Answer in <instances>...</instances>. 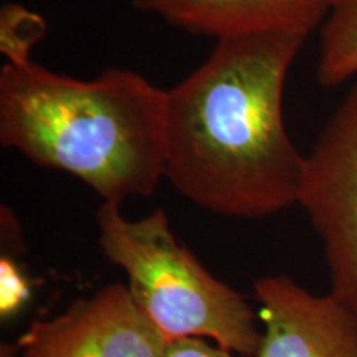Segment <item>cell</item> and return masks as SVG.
<instances>
[{"instance_id":"cell-1","label":"cell","mask_w":357,"mask_h":357,"mask_svg":"<svg viewBox=\"0 0 357 357\" xmlns=\"http://www.w3.org/2000/svg\"><path fill=\"white\" fill-rule=\"evenodd\" d=\"M310 37L217 40L207 60L167 91L164 178L192 204L263 218L300 202L306 155L284 126L288 71Z\"/></svg>"},{"instance_id":"cell-2","label":"cell","mask_w":357,"mask_h":357,"mask_svg":"<svg viewBox=\"0 0 357 357\" xmlns=\"http://www.w3.org/2000/svg\"><path fill=\"white\" fill-rule=\"evenodd\" d=\"M167 91L136 71L77 79L38 63L0 73V142L71 174L106 204L151 197L166 169Z\"/></svg>"},{"instance_id":"cell-3","label":"cell","mask_w":357,"mask_h":357,"mask_svg":"<svg viewBox=\"0 0 357 357\" xmlns=\"http://www.w3.org/2000/svg\"><path fill=\"white\" fill-rule=\"evenodd\" d=\"M96 220L102 253L124 270L134 301L167 342L207 337L243 357H257L263 331L255 311L178 242L162 208L131 220L121 205L102 202Z\"/></svg>"},{"instance_id":"cell-4","label":"cell","mask_w":357,"mask_h":357,"mask_svg":"<svg viewBox=\"0 0 357 357\" xmlns=\"http://www.w3.org/2000/svg\"><path fill=\"white\" fill-rule=\"evenodd\" d=\"M298 204L323 242L329 293L357 316V79L306 155Z\"/></svg>"},{"instance_id":"cell-5","label":"cell","mask_w":357,"mask_h":357,"mask_svg":"<svg viewBox=\"0 0 357 357\" xmlns=\"http://www.w3.org/2000/svg\"><path fill=\"white\" fill-rule=\"evenodd\" d=\"M167 341L114 283L71 303L50 319H37L19 337L15 357H164Z\"/></svg>"},{"instance_id":"cell-6","label":"cell","mask_w":357,"mask_h":357,"mask_svg":"<svg viewBox=\"0 0 357 357\" xmlns=\"http://www.w3.org/2000/svg\"><path fill=\"white\" fill-rule=\"evenodd\" d=\"M255 296L263 323L257 357H357V316L331 293L276 275L255 281Z\"/></svg>"},{"instance_id":"cell-7","label":"cell","mask_w":357,"mask_h":357,"mask_svg":"<svg viewBox=\"0 0 357 357\" xmlns=\"http://www.w3.org/2000/svg\"><path fill=\"white\" fill-rule=\"evenodd\" d=\"M334 0H132L136 10L174 29L215 40L255 33L310 37L331 12Z\"/></svg>"},{"instance_id":"cell-8","label":"cell","mask_w":357,"mask_h":357,"mask_svg":"<svg viewBox=\"0 0 357 357\" xmlns=\"http://www.w3.org/2000/svg\"><path fill=\"white\" fill-rule=\"evenodd\" d=\"M357 77V0H334L321 26L318 82L334 88Z\"/></svg>"},{"instance_id":"cell-9","label":"cell","mask_w":357,"mask_h":357,"mask_svg":"<svg viewBox=\"0 0 357 357\" xmlns=\"http://www.w3.org/2000/svg\"><path fill=\"white\" fill-rule=\"evenodd\" d=\"M47 35V22L38 13L8 2L0 8V52L10 65L32 61L35 45Z\"/></svg>"},{"instance_id":"cell-10","label":"cell","mask_w":357,"mask_h":357,"mask_svg":"<svg viewBox=\"0 0 357 357\" xmlns=\"http://www.w3.org/2000/svg\"><path fill=\"white\" fill-rule=\"evenodd\" d=\"M164 357H234L231 351L202 337H181L167 342Z\"/></svg>"},{"instance_id":"cell-11","label":"cell","mask_w":357,"mask_h":357,"mask_svg":"<svg viewBox=\"0 0 357 357\" xmlns=\"http://www.w3.org/2000/svg\"><path fill=\"white\" fill-rule=\"evenodd\" d=\"M17 354V347H13L10 344H2L0 347V357H15Z\"/></svg>"}]
</instances>
